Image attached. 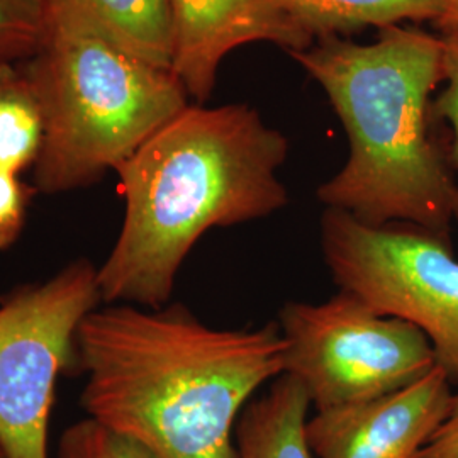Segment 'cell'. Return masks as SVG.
Here are the masks:
<instances>
[{"label": "cell", "mask_w": 458, "mask_h": 458, "mask_svg": "<svg viewBox=\"0 0 458 458\" xmlns=\"http://www.w3.org/2000/svg\"><path fill=\"white\" fill-rule=\"evenodd\" d=\"M284 353L278 323L208 327L182 304H111L75 335L87 416L157 458H238V420Z\"/></svg>", "instance_id": "obj_1"}, {"label": "cell", "mask_w": 458, "mask_h": 458, "mask_svg": "<svg viewBox=\"0 0 458 458\" xmlns=\"http://www.w3.org/2000/svg\"><path fill=\"white\" fill-rule=\"evenodd\" d=\"M287 155L289 140L246 104L187 106L115 168L126 211L98 267L102 301L164 308L200 236L289 204Z\"/></svg>", "instance_id": "obj_2"}, {"label": "cell", "mask_w": 458, "mask_h": 458, "mask_svg": "<svg viewBox=\"0 0 458 458\" xmlns=\"http://www.w3.org/2000/svg\"><path fill=\"white\" fill-rule=\"evenodd\" d=\"M318 39L289 55L325 89L350 157L316 196L369 226L408 223L450 238L457 182L428 128L429 94L443 79L442 39L397 24L367 47L336 34Z\"/></svg>", "instance_id": "obj_3"}, {"label": "cell", "mask_w": 458, "mask_h": 458, "mask_svg": "<svg viewBox=\"0 0 458 458\" xmlns=\"http://www.w3.org/2000/svg\"><path fill=\"white\" fill-rule=\"evenodd\" d=\"M45 138L34 187L60 194L98 182L189 106L172 70L149 65L92 34L53 30L26 62Z\"/></svg>", "instance_id": "obj_4"}, {"label": "cell", "mask_w": 458, "mask_h": 458, "mask_svg": "<svg viewBox=\"0 0 458 458\" xmlns=\"http://www.w3.org/2000/svg\"><path fill=\"white\" fill-rule=\"evenodd\" d=\"M284 374L299 380L316 411L336 410L397 393L437 367L425 333L384 316L348 291L325 302H285Z\"/></svg>", "instance_id": "obj_5"}, {"label": "cell", "mask_w": 458, "mask_h": 458, "mask_svg": "<svg viewBox=\"0 0 458 458\" xmlns=\"http://www.w3.org/2000/svg\"><path fill=\"white\" fill-rule=\"evenodd\" d=\"M321 250L340 291L420 327L437 367L458 386V259L452 238L408 223L369 226L327 208Z\"/></svg>", "instance_id": "obj_6"}, {"label": "cell", "mask_w": 458, "mask_h": 458, "mask_svg": "<svg viewBox=\"0 0 458 458\" xmlns=\"http://www.w3.org/2000/svg\"><path fill=\"white\" fill-rule=\"evenodd\" d=\"M98 268L68 263L55 277L22 285L0 302V450L5 458H49L56 380L75 361V335L102 301Z\"/></svg>", "instance_id": "obj_7"}, {"label": "cell", "mask_w": 458, "mask_h": 458, "mask_svg": "<svg viewBox=\"0 0 458 458\" xmlns=\"http://www.w3.org/2000/svg\"><path fill=\"white\" fill-rule=\"evenodd\" d=\"M452 384L440 367L397 393L316 411L306 437L316 458H414L448 416Z\"/></svg>", "instance_id": "obj_8"}, {"label": "cell", "mask_w": 458, "mask_h": 458, "mask_svg": "<svg viewBox=\"0 0 458 458\" xmlns=\"http://www.w3.org/2000/svg\"><path fill=\"white\" fill-rule=\"evenodd\" d=\"M174 26L172 72L187 94L211 98L223 58L246 43L268 41L302 51L314 36L267 0H170Z\"/></svg>", "instance_id": "obj_9"}, {"label": "cell", "mask_w": 458, "mask_h": 458, "mask_svg": "<svg viewBox=\"0 0 458 458\" xmlns=\"http://www.w3.org/2000/svg\"><path fill=\"white\" fill-rule=\"evenodd\" d=\"M49 28L92 34L149 65L172 70L170 0H47Z\"/></svg>", "instance_id": "obj_10"}, {"label": "cell", "mask_w": 458, "mask_h": 458, "mask_svg": "<svg viewBox=\"0 0 458 458\" xmlns=\"http://www.w3.org/2000/svg\"><path fill=\"white\" fill-rule=\"evenodd\" d=\"M311 399L294 377L280 376L236 425L238 458H312L306 437Z\"/></svg>", "instance_id": "obj_11"}, {"label": "cell", "mask_w": 458, "mask_h": 458, "mask_svg": "<svg viewBox=\"0 0 458 458\" xmlns=\"http://www.w3.org/2000/svg\"><path fill=\"white\" fill-rule=\"evenodd\" d=\"M314 38L352 33L367 26L387 28L401 21L437 22L446 0H267Z\"/></svg>", "instance_id": "obj_12"}, {"label": "cell", "mask_w": 458, "mask_h": 458, "mask_svg": "<svg viewBox=\"0 0 458 458\" xmlns=\"http://www.w3.org/2000/svg\"><path fill=\"white\" fill-rule=\"evenodd\" d=\"M45 138L39 96L26 65H0V168L34 166Z\"/></svg>", "instance_id": "obj_13"}, {"label": "cell", "mask_w": 458, "mask_h": 458, "mask_svg": "<svg viewBox=\"0 0 458 458\" xmlns=\"http://www.w3.org/2000/svg\"><path fill=\"white\" fill-rule=\"evenodd\" d=\"M48 33L47 0H0V65L33 58Z\"/></svg>", "instance_id": "obj_14"}, {"label": "cell", "mask_w": 458, "mask_h": 458, "mask_svg": "<svg viewBox=\"0 0 458 458\" xmlns=\"http://www.w3.org/2000/svg\"><path fill=\"white\" fill-rule=\"evenodd\" d=\"M56 458H157L140 443L117 435L87 418L68 426L60 443Z\"/></svg>", "instance_id": "obj_15"}, {"label": "cell", "mask_w": 458, "mask_h": 458, "mask_svg": "<svg viewBox=\"0 0 458 458\" xmlns=\"http://www.w3.org/2000/svg\"><path fill=\"white\" fill-rule=\"evenodd\" d=\"M36 192V187L21 181L19 174L0 168V250L16 245Z\"/></svg>", "instance_id": "obj_16"}, {"label": "cell", "mask_w": 458, "mask_h": 458, "mask_svg": "<svg viewBox=\"0 0 458 458\" xmlns=\"http://www.w3.org/2000/svg\"><path fill=\"white\" fill-rule=\"evenodd\" d=\"M442 43V81H446V87L442 92V98L437 102V113L445 117L452 126V131H454L452 162L458 172V34H446ZM455 221L458 223V183Z\"/></svg>", "instance_id": "obj_17"}, {"label": "cell", "mask_w": 458, "mask_h": 458, "mask_svg": "<svg viewBox=\"0 0 458 458\" xmlns=\"http://www.w3.org/2000/svg\"><path fill=\"white\" fill-rule=\"evenodd\" d=\"M414 458H458V391L452 395L446 420Z\"/></svg>", "instance_id": "obj_18"}, {"label": "cell", "mask_w": 458, "mask_h": 458, "mask_svg": "<svg viewBox=\"0 0 458 458\" xmlns=\"http://www.w3.org/2000/svg\"><path fill=\"white\" fill-rule=\"evenodd\" d=\"M437 24L445 34H458V0H446L445 13Z\"/></svg>", "instance_id": "obj_19"}, {"label": "cell", "mask_w": 458, "mask_h": 458, "mask_svg": "<svg viewBox=\"0 0 458 458\" xmlns=\"http://www.w3.org/2000/svg\"><path fill=\"white\" fill-rule=\"evenodd\" d=\"M0 458H5L4 457V454H2V450H0Z\"/></svg>", "instance_id": "obj_20"}]
</instances>
